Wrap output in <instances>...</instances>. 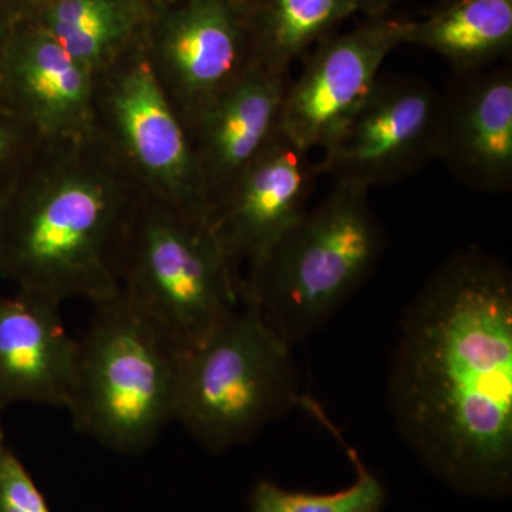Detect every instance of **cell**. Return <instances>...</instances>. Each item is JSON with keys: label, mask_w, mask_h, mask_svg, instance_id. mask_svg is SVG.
I'll return each mask as SVG.
<instances>
[{"label": "cell", "mask_w": 512, "mask_h": 512, "mask_svg": "<svg viewBox=\"0 0 512 512\" xmlns=\"http://www.w3.org/2000/svg\"><path fill=\"white\" fill-rule=\"evenodd\" d=\"M151 12L148 0H25L19 15L96 74L144 36Z\"/></svg>", "instance_id": "16"}, {"label": "cell", "mask_w": 512, "mask_h": 512, "mask_svg": "<svg viewBox=\"0 0 512 512\" xmlns=\"http://www.w3.org/2000/svg\"><path fill=\"white\" fill-rule=\"evenodd\" d=\"M404 45L433 50L453 73L495 66L511 52L512 0H458L433 9L429 18L412 22Z\"/></svg>", "instance_id": "17"}, {"label": "cell", "mask_w": 512, "mask_h": 512, "mask_svg": "<svg viewBox=\"0 0 512 512\" xmlns=\"http://www.w3.org/2000/svg\"><path fill=\"white\" fill-rule=\"evenodd\" d=\"M404 440L461 490L500 494L512 473V278L463 249L424 285L404 320L389 383Z\"/></svg>", "instance_id": "1"}, {"label": "cell", "mask_w": 512, "mask_h": 512, "mask_svg": "<svg viewBox=\"0 0 512 512\" xmlns=\"http://www.w3.org/2000/svg\"><path fill=\"white\" fill-rule=\"evenodd\" d=\"M76 353L59 305L18 291L0 295V413L18 403L66 407Z\"/></svg>", "instance_id": "15"}, {"label": "cell", "mask_w": 512, "mask_h": 512, "mask_svg": "<svg viewBox=\"0 0 512 512\" xmlns=\"http://www.w3.org/2000/svg\"><path fill=\"white\" fill-rule=\"evenodd\" d=\"M291 348L254 303L241 301L220 329L184 353L175 421L214 453L247 443L301 406Z\"/></svg>", "instance_id": "6"}, {"label": "cell", "mask_w": 512, "mask_h": 512, "mask_svg": "<svg viewBox=\"0 0 512 512\" xmlns=\"http://www.w3.org/2000/svg\"><path fill=\"white\" fill-rule=\"evenodd\" d=\"M92 110L94 133L144 195L207 224L190 134L158 83L144 36L94 74Z\"/></svg>", "instance_id": "7"}, {"label": "cell", "mask_w": 512, "mask_h": 512, "mask_svg": "<svg viewBox=\"0 0 512 512\" xmlns=\"http://www.w3.org/2000/svg\"><path fill=\"white\" fill-rule=\"evenodd\" d=\"M141 192L96 136L43 141L0 200V276L62 306L120 291L117 255Z\"/></svg>", "instance_id": "2"}, {"label": "cell", "mask_w": 512, "mask_h": 512, "mask_svg": "<svg viewBox=\"0 0 512 512\" xmlns=\"http://www.w3.org/2000/svg\"><path fill=\"white\" fill-rule=\"evenodd\" d=\"M94 74L55 39L18 16L2 67L0 99L33 127L42 141L93 133Z\"/></svg>", "instance_id": "12"}, {"label": "cell", "mask_w": 512, "mask_h": 512, "mask_svg": "<svg viewBox=\"0 0 512 512\" xmlns=\"http://www.w3.org/2000/svg\"><path fill=\"white\" fill-rule=\"evenodd\" d=\"M410 28L407 20L373 18L323 39L299 79L289 82L282 133L308 153L325 146L372 90L384 60L404 45Z\"/></svg>", "instance_id": "11"}, {"label": "cell", "mask_w": 512, "mask_h": 512, "mask_svg": "<svg viewBox=\"0 0 512 512\" xmlns=\"http://www.w3.org/2000/svg\"><path fill=\"white\" fill-rule=\"evenodd\" d=\"M42 143L33 127L0 99V200Z\"/></svg>", "instance_id": "20"}, {"label": "cell", "mask_w": 512, "mask_h": 512, "mask_svg": "<svg viewBox=\"0 0 512 512\" xmlns=\"http://www.w3.org/2000/svg\"><path fill=\"white\" fill-rule=\"evenodd\" d=\"M0 512H50L28 470L0 439Z\"/></svg>", "instance_id": "21"}, {"label": "cell", "mask_w": 512, "mask_h": 512, "mask_svg": "<svg viewBox=\"0 0 512 512\" xmlns=\"http://www.w3.org/2000/svg\"><path fill=\"white\" fill-rule=\"evenodd\" d=\"M23 2L25 0H0V5L9 6V8L18 9L20 12V8H22Z\"/></svg>", "instance_id": "24"}, {"label": "cell", "mask_w": 512, "mask_h": 512, "mask_svg": "<svg viewBox=\"0 0 512 512\" xmlns=\"http://www.w3.org/2000/svg\"><path fill=\"white\" fill-rule=\"evenodd\" d=\"M289 74L255 64L190 130L208 215L281 130Z\"/></svg>", "instance_id": "14"}, {"label": "cell", "mask_w": 512, "mask_h": 512, "mask_svg": "<svg viewBox=\"0 0 512 512\" xmlns=\"http://www.w3.org/2000/svg\"><path fill=\"white\" fill-rule=\"evenodd\" d=\"M120 291L183 352L241 306L239 282L207 224L141 195L117 255Z\"/></svg>", "instance_id": "5"}, {"label": "cell", "mask_w": 512, "mask_h": 512, "mask_svg": "<svg viewBox=\"0 0 512 512\" xmlns=\"http://www.w3.org/2000/svg\"><path fill=\"white\" fill-rule=\"evenodd\" d=\"M0 279H2V276H0Z\"/></svg>", "instance_id": "29"}, {"label": "cell", "mask_w": 512, "mask_h": 512, "mask_svg": "<svg viewBox=\"0 0 512 512\" xmlns=\"http://www.w3.org/2000/svg\"><path fill=\"white\" fill-rule=\"evenodd\" d=\"M144 46L158 83L188 133L255 66L249 10L237 0L153 3Z\"/></svg>", "instance_id": "8"}, {"label": "cell", "mask_w": 512, "mask_h": 512, "mask_svg": "<svg viewBox=\"0 0 512 512\" xmlns=\"http://www.w3.org/2000/svg\"><path fill=\"white\" fill-rule=\"evenodd\" d=\"M2 437H5V436H3L2 427H0V439H2Z\"/></svg>", "instance_id": "28"}, {"label": "cell", "mask_w": 512, "mask_h": 512, "mask_svg": "<svg viewBox=\"0 0 512 512\" xmlns=\"http://www.w3.org/2000/svg\"><path fill=\"white\" fill-rule=\"evenodd\" d=\"M396 2L399 0H356V8L357 12L362 10L372 18H383L386 10Z\"/></svg>", "instance_id": "23"}, {"label": "cell", "mask_w": 512, "mask_h": 512, "mask_svg": "<svg viewBox=\"0 0 512 512\" xmlns=\"http://www.w3.org/2000/svg\"><path fill=\"white\" fill-rule=\"evenodd\" d=\"M302 406L315 414L316 419L328 427L333 436L338 437L355 466V481L345 490L332 494L288 491L269 481H259L251 495L252 512H382L386 500L382 481L365 466L357 451L346 444L315 400L306 396Z\"/></svg>", "instance_id": "19"}, {"label": "cell", "mask_w": 512, "mask_h": 512, "mask_svg": "<svg viewBox=\"0 0 512 512\" xmlns=\"http://www.w3.org/2000/svg\"><path fill=\"white\" fill-rule=\"evenodd\" d=\"M458 0H441L439 5L436 6L434 9L444 8V6L451 5V3H456Z\"/></svg>", "instance_id": "26"}, {"label": "cell", "mask_w": 512, "mask_h": 512, "mask_svg": "<svg viewBox=\"0 0 512 512\" xmlns=\"http://www.w3.org/2000/svg\"><path fill=\"white\" fill-rule=\"evenodd\" d=\"M386 239L369 191L335 184L245 279L241 301L254 303L288 345L302 342L369 281Z\"/></svg>", "instance_id": "4"}, {"label": "cell", "mask_w": 512, "mask_h": 512, "mask_svg": "<svg viewBox=\"0 0 512 512\" xmlns=\"http://www.w3.org/2000/svg\"><path fill=\"white\" fill-rule=\"evenodd\" d=\"M441 93L419 77L380 74L322 147L320 175L370 188L399 183L439 158Z\"/></svg>", "instance_id": "9"}, {"label": "cell", "mask_w": 512, "mask_h": 512, "mask_svg": "<svg viewBox=\"0 0 512 512\" xmlns=\"http://www.w3.org/2000/svg\"><path fill=\"white\" fill-rule=\"evenodd\" d=\"M282 130L210 211L208 229L239 282L254 274L308 210L319 173Z\"/></svg>", "instance_id": "10"}, {"label": "cell", "mask_w": 512, "mask_h": 512, "mask_svg": "<svg viewBox=\"0 0 512 512\" xmlns=\"http://www.w3.org/2000/svg\"><path fill=\"white\" fill-rule=\"evenodd\" d=\"M148 2H150L151 5H153V3L161 2V0H148Z\"/></svg>", "instance_id": "27"}, {"label": "cell", "mask_w": 512, "mask_h": 512, "mask_svg": "<svg viewBox=\"0 0 512 512\" xmlns=\"http://www.w3.org/2000/svg\"><path fill=\"white\" fill-rule=\"evenodd\" d=\"M357 12L356 0H262L249 10L255 64L289 74L292 64L343 19Z\"/></svg>", "instance_id": "18"}, {"label": "cell", "mask_w": 512, "mask_h": 512, "mask_svg": "<svg viewBox=\"0 0 512 512\" xmlns=\"http://www.w3.org/2000/svg\"><path fill=\"white\" fill-rule=\"evenodd\" d=\"M439 160L471 190L511 191V66L453 73L441 93Z\"/></svg>", "instance_id": "13"}, {"label": "cell", "mask_w": 512, "mask_h": 512, "mask_svg": "<svg viewBox=\"0 0 512 512\" xmlns=\"http://www.w3.org/2000/svg\"><path fill=\"white\" fill-rule=\"evenodd\" d=\"M19 10L9 8V6L0 5V67H2L3 55H5L6 45L13 26L18 20Z\"/></svg>", "instance_id": "22"}, {"label": "cell", "mask_w": 512, "mask_h": 512, "mask_svg": "<svg viewBox=\"0 0 512 512\" xmlns=\"http://www.w3.org/2000/svg\"><path fill=\"white\" fill-rule=\"evenodd\" d=\"M93 306L64 409L101 446L144 453L175 421L185 352L123 292Z\"/></svg>", "instance_id": "3"}, {"label": "cell", "mask_w": 512, "mask_h": 512, "mask_svg": "<svg viewBox=\"0 0 512 512\" xmlns=\"http://www.w3.org/2000/svg\"><path fill=\"white\" fill-rule=\"evenodd\" d=\"M239 5L244 6L245 9H254L256 5L262 2V0H237Z\"/></svg>", "instance_id": "25"}]
</instances>
